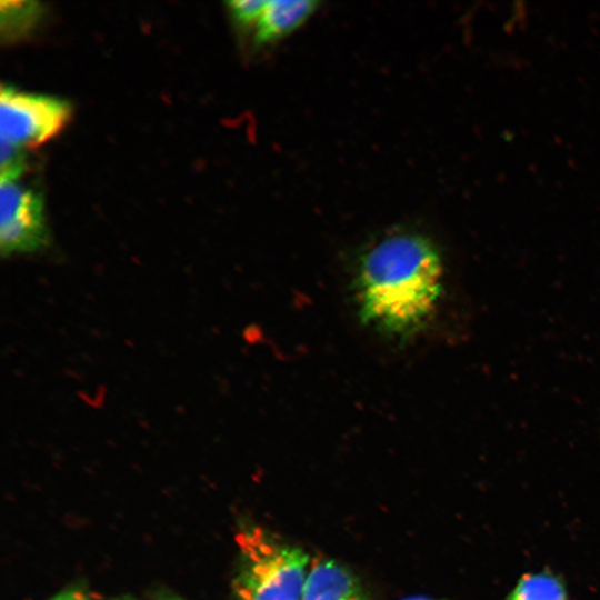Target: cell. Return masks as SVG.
<instances>
[{"instance_id":"cell-1","label":"cell","mask_w":600,"mask_h":600,"mask_svg":"<svg viewBox=\"0 0 600 600\" xmlns=\"http://www.w3.org/2000/svg\"><path fill=\"white\" fill-rule=\"evenodd\" d=\"M442 260L426 236L390 232L369 243L357 258L353 294L360 320L397 339L423 329L442 290Z\"/></svg>"},{"instance_id":"cell-2","label":"cell","mask_w":600,"mask_h":600,"mask_svg":"<svg viewBox=\"0 0 600 600\" xmlns=\"http://www.w3.org/2000/svg\"><path fill=\"white\" fill-rule=\"evenodd\" d=\"M242 564L233 582L237 600H302L312 560L260 528L237 539Z\"/></svg>"},{"instance_id":"cell-3","label":"cell","mask_w":600,"mask_h":600,"mask_svg":"<svg viewBox=\"0 0 600 600\" xmlns=\"http://www.w3.org/2000/svg\"><path fill=\"white\" fill-rule=\"evenodd\" d=\"M70 106L62 99L2 86L0 142L17 148L38 147L67 123Z\"/></svg>"},{"instance_id":"cell-4","label":"cell","mask_w":600,"mask_h":600,"mask_svg":"<svg viewBox=\"0 0 600 600\" xmlns=\"http://www.w3.org/2000/svg\"><path fill=\"white\" fill-rule=\"evenodd\" d=\"M49 231L42 198L17 180H0V248L2 256L47 247Z\"/></svg>"},{"instance_id":"cell-5","label":"cell","mask_w":600,"mask_h":600,"mask_svg":"<svg viewBox=\"0 0 600 600\" xmlns=\"http://www.w3.org/2000/svg\"><path fill=\"white\" fill-rule=\"evenodd\" d=\"M302 600H368L356 578L329 559L312 560Z\"/></svg>"},{"instance_id":"cell-6","label":"cell","mask_w":600,"mask_h":600,"mask_svg":"<svg viewBox=\"0 0 600 600\" xmlns=\"http://www.w3.org/2000/svg\"><path fill=\"white\" fill-rule=\"evenodd\" d=\"M313 0H272L254 27V44L266 46L290 34L302 26L317 10Z\"/></svg>"},{"instance_id":"cell-7","label":"cell","mask_w":600,"mask_h":600,"mask_svg":"<svg viewBox=\"0 0 600 600\" xmlns=\"http://www.w3.org/2000/svg\"><path fill=\"white\" fill-rule=\"evenodd\" d=\"M506 600H567L566 587L550 572L524 574Z\"/></svg>"},{"instance_id":"cell-8","label":"cell","mask_w":600,"mask_h":600,"mask_svg":"<svg viewBox=\"0 0 600 600\" xmlns=\"http://www.w3.org/2000/svg\"><path fill=\"white\" fill-rule=\"evenodd\" d=\"M1 32L8 40L18 38L31 29L40 13L33 1H1Z\"/></svg>"},{"instance_id":"cell-9","label":"cell","mask_w":600,"mask_h":600,"mask_svg":"<svg viewBox=\"0 0 600 600\" xmlns=\"http://www.w3.org/2000/svg\"><path fill=\"white\" fill-rule=\"evenodd\" d=\"M266 0H236L228 2L232 18L241 27H256L267 6Z\"/></svg>"},{"instance_id":"cell-10","label":"cell","mask_w":600,"mask_h":600,"mask_svg":"<svg viewBox=\"0 0 600 600\" xmlns=\"http://www.w3.org/2000/svg\"><path fill=\"white\" fill-rule=\"evenodd\" d=\"M0 150L1 180H17L23 170L21 149L1 142Z\"/></svg>"},{"instance_id":"cell-11","label":"cell","mask_w":600,"mask_h":600,"mask_svg":"<svg viewBox=\"0 0 600 600\" xmlns=\"http://www.w3.org/2000/svg\"><path fill=\"white\" fill-rule=\"evenodd\" d=\"M51 600H87V598L80 591L69 590L56 596Z\"/></svg>"},{"instance_id":"cell-12","label":"cell","mask_w":600,"mask_h":600,"mask_svg":"<svg viewBox=\"0 0 600 600\" xmlns=\"http://www.w3.org/2000/svg\"><path fill=\"white\" fill-rule=\"evenodd\" d=\"M402 600H434V599L424 598V597H410V598H404Z\"/></svg>"},{"instance_id":"cell-13","label":"cell","mask_w":600,"mask_h":600,"mask_svg":"<svg viewBox=\"0 0 600 600\" xmlns=\"http://www.w3.org/2000/svg\"><path fill=\"white\" fill-rule=\"evenodd\" d=\"M163 600H182V599H180V598H173V597H169V598H166V599H163Z\"/></svg>"},{"instance_id":"cell-14","label":"cell","mask_w":600,"mask_h":600,"mask_svg":"<svg viewBox=\"0 0 600 600\" xmlns=\"http://www.w3.org/2000/svg\"><path fill=\"white\" fill-rule=\"evenodd\" d=\"M118 600H134V599H131V598H121V599H118Z\"/></svg>"}]
</instances>
